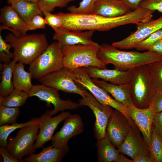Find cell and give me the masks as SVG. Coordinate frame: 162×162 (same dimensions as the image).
Here are the masks:
<instances>
[{
	"label": "cell",
	"mask_w": 162,
	"mask_h": 162,
	"mask_svg": "<svg viewBox=\"0 0 162 162\" xmlns=\"http://www.w3.org/2000/svg\"><path fill=\"white\" fill-rule=\"evenodd\" d=\"M62 21L60 28L74 31L97 30L104 31L129 24L136 25L146 21V13L139 8L124 15L109 17L98 14L59 12L55 14Z\"/></svg>",
	"instance_id": "obj_1"
},
{
	"label": "cell",
	"mask_w": 162,
	"mask_h": 162,
	"mask_svg": "<svg viewBox=\"0 0 162 162\" xmlns=\"http://www.w3.org/2000/svg\"><path fill=\"white\" fill-rule=\"evenodd\" d=\"M97 56L106 65L112 64L116 69L122 71L162 60V55L153 51H124L106 43L100 45Z\"/></svg>",
	"instance_id": "obj_2"
},
{
	"label": "cell",
	"mask_w": 162,
	"mask_h": 162,
	"mask_svg": "<svg viewBox=\"0 0 162 162\" xmlns=\"http://www.w3.org/2000/svg\"><path fill=\"white\" fill-rule=\"evenodd\" d=\"M4 40L14 49L13 59L26 64L29 65L49 45L44 34L15 35L10 33L6 36Z\"/></svg>",
	"instance_id": "obj_3"
},
{
	"label": "cell",
	"mask_w": 162,
	"mask_h": 162,
	"mask_svg": "<svg viewBox=\"0 0 162 162\" xmlns=\"http://www.w3.org/2000/svg\"><path fill=\"white\" fill-rule=\"evenodd\" d=\"M128 84L134 105L140 109L148 108L157 91L148 64L132 69Z\"/></svg>",
	"instance_id": "obj_4"
},
{
	"label": "cell",
	"mask_w": 162,
	"mask_h": 162,
	"mask_svg": "<svg viewBox=\"0 0 162 162\" xmlns=\"http://www.w3.org/2000/svg\"><path fill=\"white\" fill-rule=\"evenodd\" d=\"M99 47L82 44L62 47L61 50L64 67L72 71L79 68L89 66L102 69L106 68V65L98 57Z\"/></svg>",
	"instance_id": "obj_5"
},
{
	"label": "cell",
	"mask_w": 162,
	"mask_h": 162,
	"mask_svg": "<svg viewBox=\"0 0 162 162\" xmlns=\"http://www.w3.org/2000/svg\"><path fill=\"white\" fill-rule=\"evenodd\" d=\"M61 48L58 42L52 43L29 64V72L32 78L39 80L64 67Z\"/></svg>",
	"instance_id": "obj_6"
},
{
	"label": "cell",
	"mask_w": 162,
	"mask_h": 162,
	"mask_svg": "<svg viewBox=\"0 0 162 162\" xmlns=\"http://www.w3.org/2000/svg\"><path fill=\"white\" fill-rule=\"evenodd\" d=\"M73 71L75 81L81 88L89 91L100 103L118 110L125 116L130 123H133L128 114V107L113 98L105 90L94 83L83 68H78Z\"/></svg>",
	"instance_id": "obj_7"
},
{
	"label": "cell",
	"mask_w": 162,
	"mask_h": 162,
	"mask_svg": "<svg viewBox=\"0 0 162 162\" xmlns=\"http://www.w3.org/2000/svg\"><path fill=\"white\" fill-rule=\"evenodd\" d=\"M38 123L20 128L16 136L8 142L6 148L8 152L20 162L22 158L34 153V143L39 132Z\"/></svg>",
	"instance_id": "obj_8"
},
{
	"label": "cell",
	"mask_w": 162,
	"mask_h": 162,
	"mask_svg": "<svg viewBox=\"0 0 162 162\" xmlns=\"http://www.w3.org/2000/svg\"><path fill=\"white\" fill-rule=\"evenodd\" d=\"M84 91L85 97L80 99L79 103L81 106H88L93 111L95 117V136L97 140H99L106 137L108 122L114 110L110 106L100 103L86 89H84Z\"/></svg>",
	"instance_id": "obj_9"
},
{
	"label": "cell",
	"mask_w": 162,
	"mask_h": 162,
	"mask_svg": "<svg viewBox=\"0 0 162 162\" xmlns=\"http://www.w3.org/2000/svg\"><path fill=\"white\" fill-rule=\"evenodd\" d=\"M42 84L58 91L85 97L84 89L75 81L73 71L65 67L50 73L39 80Z\"/></svg>",
	"instance_id": "obj_10"
},
{
	"label": "cell",
	"mask_w": 162,
	"mask_h": 162,
	"mask_svg": "<svg viewBox=\"0 0 162 162\" xmlns=\"http://www.w3.org/2000/svg\"><path fill=\"white\" fill-rule=\"evenodd\" d=\"M28 93L29 97L36 96L48 105L52 104L54 106L52 112V116L59 112L68 110H73L81 107L79 103L70 100L62 99L57 90L43 84L33 85Z\"/></svg>",
	"instance_id": "obj_11"
},
{
	"label": "cell",
	"mask_w": 162,
	"mask_h": 162,
	"mask_svg": "<svg viewBox=\"0 0 162 162\" xmlns=\"http://www.w3.org/2000/svg\"><path fill=\"white\" fill-rule=\"evenodd\" d=\"M64 123L60 130L53 136L51 140L53 147L64 150L68 152V143L72 137L79 134L84 130L82 119L77 114H71L64 120Z\"/></svg>",
	"instance_id": "obj_12"
},
{
	"label": "cell",
	"mask_w": 162,
	"mask_h": 162,
	"mask_svg": "<svg viewBox=\"0 0 162 162\" xmlns=\"http://www.w3.org/2000/svg\"><path fill=\"white\" fill-rule=\"evenodd\" d=\"M136 30L125 38L112 45L120 49L135 48L138 44L155 31L162 28V16L158 18L136 25Z\"/></svg>",
	"instance_id": "obj_13"
},
{
	"label": "cell",
	"mask_w": 162,
	"mask_h": 162,
	"mask_svg": "<svg viewBox=\"0 0 162 162\" xmlns=\"http://www.w3.org/2000/svg\"><path fill=\"white\" fill-rule=\"evenodd\" d=\"M51 110H46L39 118V130L34 145V149L42 148L44 144L51 140L53 134L59 124L71 114L68 111L62 112L54 117Z\"/></svg>",
	"instance_id": "obj_14"
},
{
	"label": "cell",
	"mask_w": 162,
	"mask_h": 162,
	"mask_svg": "<svg viewBox=\"0 0 162 162\" xmlns=\"http://www.w3.org/2000/svg\"><path fill=\"white\" fill-rule=\"evenodd\" d=\"M131 125L125 116L115 109L110 117L106 131V137L118 148L128 134Z\"/></svg>",
	"instance_id": "obj_15"
},
{
	"label": "cell",
	"mask_w": 162,
	"mask_h": 162,
	"mask_svg": "<svg viewBox=\"0 0 162 162\" xmlns=\"http://www.w3.org/2000/svg\"><path fill=\"white\" fill-rule=\"evenodd\" d=\"M136 125H131L124 140L118 148L120 153L134 159L140 155H150L149 148L142 139Z\"/></svg>",
	"instance_id": "obj_16"
},
{
	"label": "cell",
	"mask_w": 162,
	"mask_h": 162,
	"mask_svg": "<svg viewBox=\"0 0 162 162\" xmlns=\"http://www.w3.org/2000/svg\"><path fill=\"white\" fill-rule=\"evenodd\" d=\"M128 109L129 115L142 133L144 141L149 148L154 112L149 107L140 109L134 105L128 107Z\"/></svg>",
	"instance_id": "obj_17"
},
{
	"label": "cell",
	"mask_w": 162,
	"mask_h": 162,
	"mask_svg": "<svg viewBox=\"0 0 162 162\" xmlns=\"http://www.w3.org/2000/svg\"><path fill=\"white\" fill-rule=\"evenodd\" d=\"M94 31L88 30L82 32L60 28L55 31L53 39L57 41L61 48L65 46L78 44L93 45L100 47V45L92 39Z\"/></svg>",
	"instance_id": "obj_18"
},
{
	"label": "cell",
	"mask_w": 162,
	"mask_h": 162,
	"mask_svg": "<svg viewBox=\"0 0 162 162\" xmlns=\"http://www.w3.org/2000/svg\"><path fill=\"white\" fill-rule=\"evenodd\" d=\"M83 68L91 78L101 79L111 84L117 85L128 84L132 72V69L122 71L117 69H100L93 66Z\"/></svg>",
	"instance_id": "obj_19"
},
{
	"label": "cell",
	"mask_w": 162,
	"mask_h": 162,
	"mask_svg": "<svg viewBox=\"0 0 162 162\" xmlns=\"http://www.w3.org/2000/svg\"><path fill=\"white\" fill-rule=\"evenodd\" d=\"M0 31L6 29L15 35L26 34L28 31V24L20 17L11 6H6L1 9Z\"/></svg>",
	"instance_id": "obj_20"
},
{
	"label": "cell",
	"mask_w": 162,
	"mask_h": 162,
	"mask_svg": "<svg viewBox=\"0 0 162 162\" xmlns=\"http://www.w3.org/2000/svg\"><path fill=\"white\" fill-rule=\"evenodd\" d=\"M131 11L120 0H97L93 14L113 17L124 15Z\"/></svg>",
	"instance_id": "obj_21"
},
{
	"label": "cell",
	"mask_w": 162,
	"mask_h": 162,
	"mask_svg": "<svg viewBox=\"0 0 162 162\" xmlns=\"http://www.w3.org/2000/svg\"><path fill=\"white\" fill-rule=\"evenodd\" d=\"M92 82L110 94L117 101L128 107L133 105L128 84L115 85L109 83L104 80L96 79H92Z\"/></svg>",
	"instance_id": "obj_22"
},
{
	"label": "cell",
	"mask_w": 162,
	"mask_h": 162,
	"mask_svg": "<svg viewBox=\"0 0 162 162\" xmlns=\"http://www.w3.org/2000/svg\"><path fill=\"white\" fill-rule=\"evenodd\" d=\"M67 152L64 149L54 147L51 145L43 148L40 153L32 154L22 160L26 162H58Z\"/></svg>",
	"instance_id": "obj_23"
},
{
	"label": "cell",
	"mask_w": 162,
	"mask_h": 162,
	"mask_svg": "<svg viewBox=\"0 0 162 162\" xmlns=\"http://www.w3.org/2000/svg\"><path fill=\"white\" fill-rule=\"evenodd\" d=\"M32 78L31 73L25 70L24 64L18 62L15 64L12 78L14 88L28 93L33 86L31 82Z\"/></svg>",
	"instance_id": "obj_24"
},
{
	"label": "cell",
	"mask_w": 162,
	"mask_h": 162,
	"mask_svg": "<svg viewBox=\"0 0 162 162\" xmlns=\"http://www.w3.org/2000/svg\"><path fill=\"white\" fill-rule=\"evenodd\" d=\"M98 161L99 162H118L120 152L106 137L97 140Z\"/></svg>",
	"instance_id": "obj_25"
},
{
	"label": "cell",
	"mask_w": 162,
	"mask_h": 162,
	"mask_svg": "<svg viewBox=\"0 0 162 162\" xmlns=\"http://www.w3.org/2000/svg\"><path fill=\"white\" fill-rule=\"evenodd\" d=\"M11 6L27 24L36 15L40 14L43 16L44 15L37 3L20 0Z\"/></svg>",
	"instance_id": "obj_26"
},
{
	"label": "cell",
	"mask_w": 162,
	"mask_h": 162,
	"mask_svg": "<svg viewBox=\"0 0 162 162\" xmlns=\"http://www.w3.org/2000/svg\"><path fill=\"white\" fill-rule=\"evenodd\" d=\"M17 61L14 59L8 64L1 65V80L0 84V98L8 96L14 88L12 80L14 66Z\"/></svg>",
	"instance_id": "obj_27"
},
{
	"label": "cell",
	"mask_w": 162,
	"mask_h": 162,
	"mask_svg": "<svg viewBox=\"0 0 162 162\" xmlns=\"http://www.w3.org/2000/svg\"><path fill=\"white\" fill-rule=\"evenodd\" d=\"M28 97V93L14 88L8 96L0 98V105L19 108L24 104Z\"/></svg>",
	"instance_id": "obj_28"
},
{
	"label": "cell",
	"mask_w": 162,
	"mask_h": 162,
	"mask_svg": "<svg viewBox=\"0 0 162 162\" xmlns=\"http://www.w3.org/2000/svg\"><path fill=\"white\" fill-rule=\"evenodd\" d=\"M39 118H32L29 121L23 123H17L11 125L6 124L0 127V146L6 148L8 145L7 138L10 134L15 130L23 127L38 123Z\"/></svg>",
	"instance_id": "obj_29"
},
{
	"label": "cell",
	"mask_w": 162,
	"mask_h": 162,
	"mask_svg": "<svg viewBox=\"0 0 162 162\" xmlns=\"http://www.w3.org/2000/svg\"><path fill=\"white\" fill-rule=\"evenodd\" d=\"M151 138L149 148L151 156L154 162H162V137L158 135L153 124L152 128Z\"/></svg>",
	"instance_id": "obj_30"
},
{
	"label": "cell",
	"mask_w": 162,
	"mask_h": 162,
	"mask_svg": "<svg viewBox=\"0 0 162 162\" xmlns=\"http://www.w3.org/2000/svg\"><path fill=\"white\" fill-rule=\"evenodd\" d=\"M20 113L19 107H10L0 105V125L16 123Z\"/></svg>",
	"instance_id": "obj_31"
},
{
	"label": "cell",
	"mask_w": 162,
	"mask_h": 162,
	"mask_svg": "<svg viewBox=\"0 0 162 162\" xmlns=\"http://www.w3.org/2000/svg\"><path fill=\"white\" fill-rule=\"evenodd\" d=\"M157 92H162V60L148 64Z\"/></svg>",
	"instance_id": "obj_32"
},
{
	"label": "cell",
	"mask_w": 162,
	"mask_h": 162,
	"mask_svg": "<svg viewBox=\"0 0 162 162\" xmlns=\"http://www.w3.org/2000/svg\"><path fill=\"white\" fill-rule=\"evenodd\" d=\"M75 0H39L37 3L39 8L43 12H51L56 7L64 8L70 2Z\"/></svg>",
	"instance_id": "obj_33"
},
{
	"label": "cell",
	"mask_w": 162,
	"mask_h": 162,
	"mask_svg": "<svg viewBox=\"0 0 162 162\" xmlns=\"http://www.w3.org/2000/svg\"><path fill=\"white\" fill-rule=\"evenodd\" d=\"M97 0H82L78 7L72 5L68 7L67 9L70 13L74 14H93L94 4Z\"/></svg>",
	"instance_id": "obj_34"
},
{
	"label": "cell",
	"mask_w": 162,
	"mask_h": 162,
	"mask_svg": "<svg viewBox=\"0 0 162 162\" xmlns=\"http://www.w3.org/2000/svg\"><path fill=\"white\" fill-rule=\"evenodd\" d=\"M162 39V28L152 33L145 40L139 43L135 47L140 51L148 50L153 44Z\"/></svg>",
	"instance_id": "obj_35"
},
{
	"label": "cell",
	"mask_w": 162,
	"mask_h": 162,
	"mask_svg": "<svg viewBox=\"0 0 162 162\" xmlns=\"http://www.w3.org/2000/svg\"><path fill=\"white\" fill-rule=\"evenodd\" d=\"M12 48L11 45L2 38L0 34V60L4 64H8L11 62L13 57V52H11L10 49Z\"/></svg>",
	"instance_id": "obj_36"
},
{
	"label": "cell",
	"mask_w": 162,
	"mask_h": 162,
	"mask_svg": "<svg viewBox=\"0 0 162 162\" xmlns=\"http://www.w3.org/2000/svg\"><path fill=\"white\" fill-rule=\"evenodd\" d=\"M43 13L45 16L46 25L52 28L55 31L61 28L62 21L59 16L55 14H52L47 11H44Z\"/></svg>",
	"instance_id": "obj_37"
},
{
	"label": "cell",
	"mask_w": 162,
	"mask_h": 162,
	"mask_svg": "<svg viewBox=\"0 0 162 162\" xmlns=\"http://www.w3.org/2000/svg\"><path fill=\"white\" fill-rule=\"evenodd\" d=\"M139 8L162 13V0H142Z\"/></svg>",
	"instance_id": "obj_38"
},
{
	"label": "cell",
	"mask_w": 162,
	"mask_h": 162,
	"mask_svg": "<svg viewBox=\"0 0 162 162\" xmlns=\"http://www.w3.org/2000/svg\"><path fill=\"white\" fill-rule=\"evenodd\" d=\"M46 22L42 16L38 14L35 16L28 24V30L45 28Z\"/></svg>",
	"instance_id": "obj_39"
},
{
	"label": "cell",
	"mask_w": 162,
	"mask_h": 162,
	"mask_svg": "<svg viewBox=\"0 0 162 162\" xmlns=\"http://www.w3.org/2000/svg\"><path fill=\"white\" fill-rule=\"evenodd\" d=\"M154 113L162 111V92H156L149 107Z\"/></svg>",
	"instance_id": "obj_40"
},
{
	"label": "cell",
	"mask_w": 162,
	"mask_h": 162,
	"mask_svg": "<svg viewBox=\"0 0 162 162\" xmlns=\"http://www.w3.org/2000/svg\"><path fill=\"white\" fill-rule=\"evenodd\" d=\"M153 124L158 135L162 137V111L154 113Z\"/></svg>",
	"instance_id": "obj_41"
},
{
	"label": "cell",
	"mask_w": 162,
	"mask_h": 162,
	"mask_svg": "<svg viewBox=\"0 0 162 162\" xmlns=\"http://www.w3.org/2000/svg\"><path fill=\"white\" fill-rule=\"evenodd\" d=\"M0 154L2 157L4 162H20L9 153L6 148L1 147Z\"/></svg>",
	"instance_id": "obj_42"
},
{
	"label": "cell",
	"mask_w": 162,
	"mask_h": 162,
	"mask_svg": "<svg viewBox=\"0 0 162 162\" xmlns=\"http://www.w3.org/2000/svg\"><path fill=\"white\" fill-rule=\"evenodd\" d=\"M132 10L139 8V5L142 0H120Z\"/></svg>",
	"instance_id": "obj_43"
},
{
	"label": "cell",
	"mask_w": 162,
	"mask_h": 162,
	"mask_svg": "<svg viewBox=\"0 0 162 162\" xmlns=\"http://www.w3.org/2000/svg\"><path fill=\"white\" fill-rule=\"evenodd\" d=\"M147 51H153L162 56V39L153 44Z\"/></svg>",
	"instance_id": "obj_44"
},
{
	"label": "cell",
	"mask_w": 162,
	"mask_h": 162,
	"mask_svg": "<svg viewBox=\"0 0 162 162\" xmlns=\"http://www.w3.org/2000/svg\"><path fill=\"white\" fill-rule=\"evenodd\" d=\"M133 162H154L151 155H140L133 160Z\"/></svg>",
	"instance_id": "obj_45"
},
{
	"label": "cell",
	"mask_w": 162,
	"mask_h": 162,
	"mask_svg": "<svg viewBox=\"0 0 162 162\" xmlns=\"http://www.w3.org/2000/svg\"><path fill=\"white\" fill-rule=\"evenodd\" d=\"M118 162H133V160H131L128 159L124 156L122 154L121 155L118 159Z\"/></svg>",
	"instance_id": "obj_46"
},
{
	"label": "cell",
	"mask_w": 162,
	"mask_h": 162,
	"mask_svg": "<svg viewBox=\"0 0 162 162\" xmlns=\"http://www.w3.org/2000/svg\"><path fill=\"white\" fill-rule=\"evenodd\" d=\"M20 0H8V3L11 4L16 2Z\"/></svg>",
	"instance_id": "obj_47"
},
{
	"label": "cell",
	"mask_w": 162,
	"mask_h": 162,
	"mask_svg": "<svg viewBox=\"0 0 162 162\" xmlns=\"http://www.w3.org/2000/svg\"><path fill=\"white\" fill-rule=\"evenodd\" d=\"M30 2L34 3H38L39 0H24Z\"/></svg>",
	"instance_id": "obj_48"
}]
</instances>
